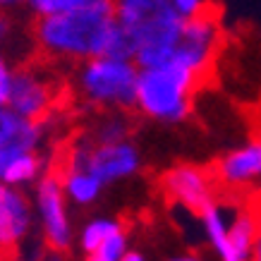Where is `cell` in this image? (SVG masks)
<instances>
[{
	"label": "cell",
	"instance_id": "6da1fadb",
	"mask_svg": "<svg viewBox=\"0 0 261 261\" xmlns=\"http://www.w3.org/2000/svg\"><path fill=\"white\" fill-rule=\"evenodd\" d=\"M118 19V0H89L80 8L41 15L32 24L36 48L70 58L101 56L111 24Z\"/></svg>",
	"mask_w": 261,
	"mask_h": 261
},
{
	"label": "cell",
	"instance_id": "7a4b0ae2",
	"mask_svg": "<svg viewBox=\"0 0 261 261\" xmlns=\"http://www.w3.org/2000/svg\"><path fill=\"white\" fill-rule=\"evenodd\" d=\"M197 96V89L192 84V70L177 63L146 67L142 74H137L139 106L144 113L156 118H185Z\"/></svg>",
	"mask_w": 261,
	"mask_h": 261
},
{
	"label": "cell",
	"instance_id": "3957f363",
	"mask_svg": "<svg viewBox=\"0 0 261 261\" xmlns=\"http://www.w3.org/2000/svg\"><path fill=\"white\" fill-rule=\"evenodd\" d=\"M118 22L139 46L175 48L180 36V12L170 0H118Z\"/></svg>",
	"mask_w": 261,
	"mask_h": 261
},
{
	"label": "cell",
	"instance_id": "277c9868",
	"mask_svg": "<svg viewBox=\"0 0 261 261\" xmlns=\"http://www.w3.org/2000/svg\"><path fill=\"white\" fill-rule=\"evenodd\" d=\"M80 94L98 106L118 103L122 108H135L137 70L125 60H111V58L98 56L89 58L80 74Z\"/></svg>",
	"mask_w": 261,
	"mask_h": 261
},
{
	"label": "cell",
	"instance_id": "5b68a950",
	"mask_svg": "<svg viewBox=\"0 0 261 261\" xmlns=\"http://www.w3.org/2000/svg\"><path fill=\"white\" fill-rule=\"evenodd\" d=\"M159 190L166 197L168 204L180 201L190 208L192 214L204 216L206 208L216 206L211 201L208 187H206L204 168L190 166V163H180V166L170 168L159 177Z\"/></svg>",
	"mask_w": 261,
	"mask_h": 261
},
{
	"label": "cell",
	"instance_id": "8992f818",
	"mask_svg": "<svg viewBox=\"0 0 261 261\" xmlns=\"http://www.w3.org/2000/svg\"><path fill=\"white\" fill-rule=\"evenodd\" d=\"M84 161L89 175H94L98 182L113 180L118 175H127L137 168L135 151L125 144H101V146H84L80 132V156L77 166Z\"/></svg>",
	"mask_w": 261,
	"mask_h": 261
},
{
	"label": "cell",
	"instance_id": "52a82bcc",
	"mask_svg": "<svg viewBox=\"0 0 261 261\" xmlns=\"http://www.w3.org/2000/svg\"><path fill=\"white\" fill-rule=\"evenodd\" d=\"M29 223V206L19 192H10L0 185V261H17L19 238Z\"/></svg>",
	"mask_w": 261,
	"mask_h": 261
},
{
	"label": "cell",
	"instance_id": "ba28073f",
	"mask_svg": "<svg viewBox=\"0 0 261 261\" xmlns=\"http://www.w3.org/2000/svg\"><path fill=\"white\" fill-rule=\"evenodd\" d=\"M63 185L46 170V177L41 182V208L46 218V242L58 254L67 252V221H65V206H63Z\"/></svg>",
	"mask_w": 261,
	"mask_h": 261
},
{
	"label": "cell",
	"instance_id": "9c48e42d",
	"mask_svg": "<svg viewBox=\"0 0 261 261\" xmlns=\"http://www.w3.org/2000/svg\"><path fill=\"white\" fill-rule=\"evenodd\" d=\"M41 137V129L34 127L32 122L15 111H3L0 113V175L5 170L10 161H15L22 153L36 146Z\"/></svg>",
	"mask_w": 261,
	"mask_h": 261
},
{
	"label": "cell",
	"instance_id": "30bf717a",
	"mask_svg": "<svg viewBox=\"0 0 261 261\" xmlns=\"http://www.w3.org/2000/svg\"><path fill=\"white\" fill-rule=\"evenodd\" d=\"M259 168H261V149H259V139H254L245 151L216 159L214 163L206 166V170L223 182L242 185V182H252L259 175Z\"/></svg>",
	"mask_w": 261,
	"mask_h": 261
},
{
	"label": "cell",
	"instance_id": "8fae6325",
	"mask_svg": "<svg viewBox=\"0 0 261 261\" xmlns=\"http://www.w3.org/2000/svg\"><path fill=\"white\" fill-rule=\"evenodd\" d=\"M41 168V159L39 156H34L32 151L29 153H22V156H17L15 161H10L3 175L0 177H5L8 182H19V180H29L36 175V170Z\"/></svg>",
	"mask_w": 261,
	"mask_h": 261
},
{
	"label": "cell",
	"instance_id": "7c38bea8",
	"mask_svg": "<svg viewBox=\"0 0 261 261\" xmlns=\"http://www.w3.org/2000/svg\"><path fill=\"white\" fill-rule=\"evenodd\" d=\"M201 218H204L206 225H208V232H211V238H214L218 252L223 254V261H240L238 254L232 252V247H230V242H228V235H225V230H223V225H221V218H218L216 206L206 208V214L201 216Z\"/></svg>",
	"mask_w": 261,
	"mask_h": 261
},
{
	"label": "cell",
	"instance_id": "4fadbf2b",
	"mask_svg": "<svg viewBox=\"0 0 261 261\" xmlns=\"http://www.w3.org/2000/svg\"><path fill=\"white\" fill-rule=\"evenodd\" d=\"M122 247H125V238H122V232L118 228L115 232H111L108 238L103 240L94 252H89L87 261H118L120 254H122Z\"/></svg>",
	"mask_w": 261,
	"mask_h": 261
},
{
	"label": "cell",
	"instance_id": "5bb4252c",
	"mask_svg": "<svg viewBox=\"0 0 261 261\" xmlns=\"http://www.w3.org/2000/svg\"><path fill=\"white\" fill-rule=\"evenodd\" d=\"M98 185H101V182L96 180L94 175L82 173V170H74V173L70 175V180H67L70 192L80 199V201H89V199H94L96 192H98Z\"/></svg>",
	"mask_w": 261,
	"mask_h": 261
},
{
	"label": "cell",
	"instance_id": "9a60e30c",
	"mask_svg": "<svg viewBox=\"0 0 261 261\" xmlns=\"http://www.w3.org/2000/svg\"><path fill=\"white\" fill-rule=\"evenodd\" d=\"M115 230H118V225H113V223H91L87 228V232H84V249L94 252L96 247L101 245L111 232H115Z\"/></svg>",
	"mask_w": 261,
	"mask_h": 261
},
{
	"label": "cell",
	"instance_id": "2e32d148",
	"mask_svg": "<svg viewBox=\"0 0 261 261\" xmlns=\"http://www.w3.org/2000/svg\"><path fill=\"white\" fill-rule=\"evenodd\" d=\"M41 15H56V12H65V10L80 8L89 0H32Z\"/></svg>",
	"mask_w": 261,
	"mask_h": 261
},
{
	"label": "cell",
	"instance_id": "e0dca14e",
	"mask_svg": "<svg viewBox=\"0 0 261 261\" xmlns=\"http://www.w3.org/2000/svg\"><path fill=\"white\" fill-rule=\"evenodd\" d=\"M5 29V24L0 22V32ZM8 101V70H5V65L0 60V103Z\"/></svg>",
	"mask_w": 261,
	"mask_h": 261
},
{
	"label": "cell",
	"instance_id": "ac0fdd59",
	"mask_svg": "<svg viewBox=\"0 0 261 261\" xmlns=\"http://www.w3.org/2000/svg\"><path fill=\"white\" fill-rule=\"evenodd\" d=\"M122 261H142V256L139 254H127V256H122Z\"/></svg>",
	"mask_w": 261,
	"mask_h": 261
},
{
	"label": "cell",
	"instance_id": "d6986e66",
	"mask_svg": "<svg viewBox=\"0 0 261 261\" xmlns=\"http://www.w3.org/2000/svg\"><path fill=\"white\" fill-rule=\"evenodd\" d=\"M180 261H194V259H180Z\"/></svg>",
	"mask_w": 261,
	"mask_h": 261
},
{
	"label": "cell",
	"instance_id": "ffe728a7",
	"mask_svg": "<svg viewBox=\"0 0 261 261\" xmlns=\"http://www.w3.org/2000/svg\"><path fill=\"white\" fill-rule=\"evenodd\" d=\"M0 3H8V0H0Z\"/></svg>",
	"mask_w": 261,
	"mask_h": 261
}]
</instances>
